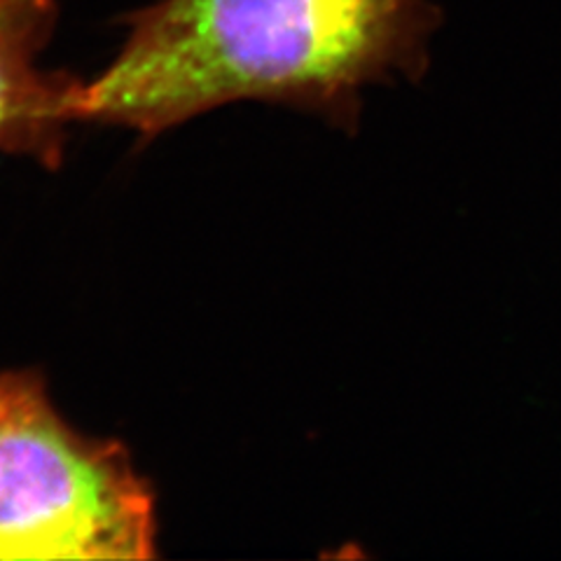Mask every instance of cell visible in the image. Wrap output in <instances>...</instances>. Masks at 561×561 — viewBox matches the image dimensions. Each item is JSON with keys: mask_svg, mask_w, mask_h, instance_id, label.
Masks as SVG:
<instances>
[{"mask_svg": "<svg viewBox=\"0 0 561 561\" xmlns=\"http://www.w3.org/2000/svg\"><path fill=\"white\" fill-rule=\"evenodd\" d=\"M78 122L152 140L234 101L286 103L354 131L365 87L419 80L443 24L431 0H160L134 12Z\"/></svg>", "mask_w": 561, "mask_h": 561, "instance_id": "1", "label": "cell"}, {"mask_svg": "<svg viewBox=\"0 0 561 561\" xmlns=\"http://www.w3.org/2000/svg\"><path fill=\"white\" fill-rule=\"evenodd\" d=\"M157 513L129 449L70 426L38 370H0V559H152Z\"/></svg>", "mask_w": 561, "mask_h": 561, "instance_id": "2", "label": "cell"}, {"mask_svg": "<svg viewBox=\"0 0 561 561\" xmlns=\"http://www.w3.org/2000/svg\"><path fill=\"white\" fill-rule=\"evenodd\" d=\"M57 26V0H0V152L47 169L64 160L84 80L41 64Z\"/></svg>", "mask_w": 561, "mask_h": 561, "instance_id": "3", "label": "cell"}]
</instances>
